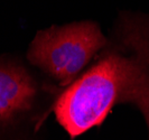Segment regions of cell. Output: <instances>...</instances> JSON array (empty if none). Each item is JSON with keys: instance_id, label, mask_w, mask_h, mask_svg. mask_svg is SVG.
Listing matches in <instances>:
<instances>
[{"instance_id": "6da1fadb", "label": "cell", "mask_w": 149, "mask_h": 140, "mask_svg": "<svg viewBox=\"0 0 149 140\" xmlns=\"http://www.w3.org/2000/svg\"><path fill=\"white\" fill-rule=\"evenodd\" d=\"M131 103L149 132V24L125 17L114 42L68 85L54 105L57 122L71 138L102 125L112 108Z\"/></svg>"}, {"instance_id": "7a4b0ae2", "label": "cell", "mask_w": 149, "mask_h": 140, "mask_svg": "<svg viewBox=\"0 0 149 140\" xmlns=\"http://www.w3.org/2000/svg\"><path fill=\"white\" fill-rule=\"evenodd\" d=\"M107 45L108 39L93 22L52 26L35 35L27 51V59L61 86L67 88Z\"/></svg>"}, {"instance_id": "3957f363", "label": "cell", "mask_w": 149, "mask_h": 140, "mask_svg": "<svg viewBox=\"0 0 149 140\" xmlns=\"http://www.w3.org/2000/svg\"><path fill=\"white\" fill-rule=\"evenodd\" d=\"M36 94V83L24 67L0 62V128L29 111Z\"/></svg>"}]
</instances>
